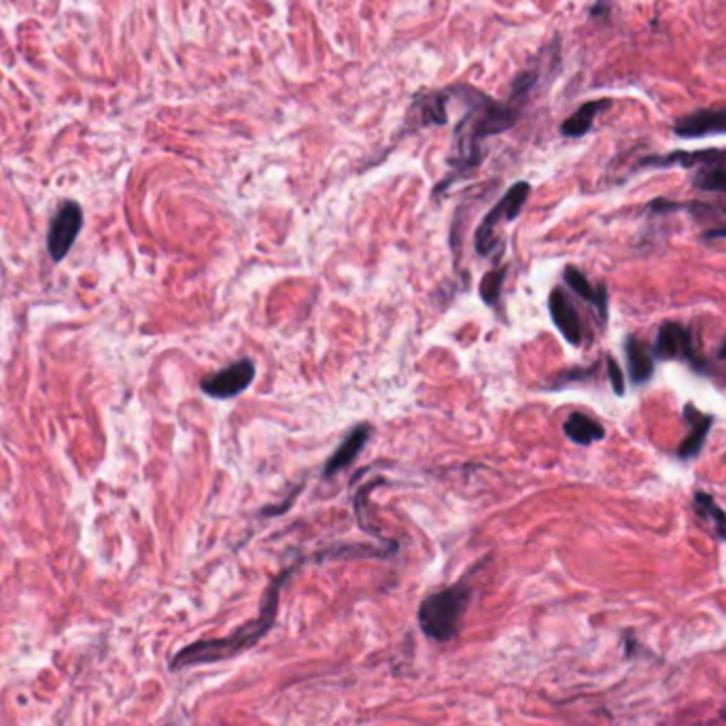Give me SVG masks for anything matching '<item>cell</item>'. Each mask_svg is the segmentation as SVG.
Wrapping results in <instances>:
<instances>
[{
    "label": "cell",
    "mask_w": 726,
    "mask_h": 726,
    "mask_svg": "<svg viewBox=\"0 0 726 726\" xmlns=\"http://www.w3.org/2000/svg\"><path fill=\"white\" fill-rule=\"evenodd\" d=\"M453 90L467 105V111L455 127L453 156L448 157L453 176L440 183V187L436 189L438 193L444 187H448L455 179H461L463 174L478 168L482 164V157H485L482 143L486 138L495 137V134L510 130L518 121V118H521V108L510 105V102L493 100L491 96L482 94L480 90L472 88V85L459 83Z\"/></svg>",
    "instance_id": "obj_1"
},
{
    "label": "cell",
    "mask_w": 726,
    "mask_h": 726,
    "mask_svg": "<svg viewBox=\"0 0 726 726\" xmlns=\"http://www.w3.org/2000/svg\"><path fill=\"white\" fill-rule=\"evenodd\" d=\"M291 573H294V567L283 571L277 580H274L272 587L268 589L264 606H261V612L258 618L249 622V625L238 628V631L231 633L230 637L212 639V642H196V644L187 646V648H183L179 655L173 658V665H170V667L185 669V667H193V665L217 663V661H223V658L238 655V652L251 648L258 639H261L268 631H270L274 620H277L280 590H283L285 582L289 580Z\"/></svg>",
    "instance_id": "obj_2"
},
{
    "label": "cell",
    "mask_w": 726,
    "mask_h": 726,
    "mask_svg": "<svg viewBox=\"0 0 726 726\" xmlns=\"http://www.w3.org/2000/svg\"><path fill=\"white\" fill-rule=\"evenodd\" d=\"M469 599H472V589L466 580L427 597L419 608V625L425 636L436 642H450L459 631L461 616Z\"/></svg>",
    "instance_id": "obj_3"
},
{
    "label": "cell",
    "mask_w": 726,
    "mask_h": 726,
    "mask_svg": "<svg viewBox=\"0 0 726 726\" xmlns=\"http://www.w3.org/2000/svg\"><path fill=\"white\" fill-rule=\"evenodd\" d=\"M529 193H531L529 183L518 181L508 189V192L504 193L502 200H499V203L493 206L489 212H486L474 236V247H476V251L482 255V258H499V255H502L504 247H502V240H499V236L495 234V230L502 223L514 222V219L521 215Z\"/></svg>",
    "instance_id": "obj_4"
},
{
    "label": "cell",
    "mask_w": 726,
    "mask_h": 726,
    "mask_svg": "<svg viewBox=\"0 0 726 726\" xmlns=\"http://www.w3.org/2000/svg\"><path fill=\"white\" fill-rule=\"evenodd\" d=\"M83 222V209L75 200H66L58 206L56 215L50 222V230H47V251L56 264L69 255L79 234H81Z\"/></svg>",
    "instance_id": "obj_5"
},
{
    "label": "cell",
    "mask_w": 726,
    "mask_h": 726,
    "mask_svg": "<svg viewBox=\"0 0 726 726\" xmlns=\"http://www.w3.org/2000/svg\"><path fill=\"white\" fill-rule=\"evenodd\" d=\"M255 363L251 359H238L228 368L206 376L200 387L212 400H234L240 393H245L251 382L255 381Z\"/></svg>",
    "instance_id": "obj_6"
},
{
    "label": "cell",
    "mask_w": 726,
    "mask_h": 726,
    "mask_svg": "<svg viewBox=\"0 0 726 726\" xmlns=\"http://www.w3.org/2000/svg\"><path fill=\"white\" fill-rule=\"evenodd\" d=\"M655 353L656 357L665 359V362H669V359H686L691 365H697V368L701 365L697 351H694L691 329L680 325V323H663L658 327Z\"/></svg>",
    "instance_id": "obj_7"
},
{
    "label": "cell",
    "mask_w": 726,
    "mask_h": 726,
    "mask_svg": "<svg viewBox=\"0 0 726 726\" xmlns=\"http://www.w3.org/2000/svg\"><path fill=\"white\" fill-rule=\"evenodd\" d=\"M675 137L680 138H703L713 134H726L724 108H703V111L688 113L674 126Z\"/></svg>",
    "instance_id": "obj_8"
},
{
    "label": "cell",
    "mask_w": 726,
    "mask_h": 726,
    "mask_svg": "<svg viewBox=\"0 0 726 726\" xmlns=\"http://www.w3.org/2000/svg\"><path fill=\"white\" fill-rule=\"evenodd\" d=\"M548 310H551L552 323L557 325L561 335L571 346H580V343H582V323H580L576 306L571 304L570 296L561 287L552 289L551 297H548Z\"/></svg>",
    "instance_id": "obj_9"
},
{
    "label": "cell",
    "mask_w": 726,
    "mask_h": 726,
    "mask_svg": "<svg viewBox=\"0 0 726 726\" xmlns=\"http://www.w3.org/2000/svg\"><path fill=\"white\" fill-rule=\"evenodd\" d=\"M448 90L444 91H427V94L414 99L410 113H408V124L412 127H427V126H444L448 121L447 105H448Z\"/></svg>",
    "instance_id": "obj_10"
},
{
    "label": "cell",
    "mask_w": 726,
    "mask_h": 726,
    "mask_svg": "<svg viewBox=\"0 0 726 726\" xmlns=\"http://www.w3.org/2000/svg\"><path fill=\"white\" fill-rule=\"evenodd\" d=\"M370 436H372V425L368 423H362L357 425L355 429H351V433L344 438L343 444H340V447L335 448V453L327 459L325 467H323V478L340 474L343 469L353 466V461L357 459L365 444H368Z\"/></svg>",
    "instance_id": "obj_11"
},
{
    "label": "cell",
    "mask_w": 726,
    "mask_h": 726,
    "mask_svg": "<svg viewBox=\"0 0 726 726\" xmlns=\"http://www.w3.org/2000/svg\"><path fill=\"white\" fill-rule=\"evenodd\" d=\"M563 277H565L567 287H570L573 294H576L578 297H582L584 302L593 304V306L597 308V313H599V316H601V321H606L608 319V310H609L608 308V289H606V285L593 287L589 283V278L584 277V274L580 272L578 268H573V266L565 268Z\"/></svg>",
    "instance_id": "obj_12"
},
{
    "label": "cell",
    "mask_w": 726,
    "mask_h": 726,
    "mask_svg": "<svg viewBox=\"0 0 726 726\" xmlns=\"http://www.w3.org/2000/svg\"><path fill=\"white\" fill-rule=\"evenodd\" d=\"M563 431L578 447H590V444L601 442L606 438V429L595 419L582 412H571L563 423Z\"/></svg>",
    "instance_id": "obj_13"
},
{
    "label": "cell",
    "mask_w": 726,
    "mask_h": 726,
    "mask_svg": "<svg viewBox=\"0 0 726 726\" xmlns=\"http://www.w3.org/2000/svg\"><path fill=\"white\" fill-rule=\"evenodd\" d=\"M625 353L631 382L633 384L648 382L652 374H655V363H652V355L648 353V349H646V344L639 343L636 335H627Z\"/></svg>",
    "instance_id": "obj_14"
},
{
    "label": "cell",
    "mask_w": 726,
    "mask_h": 726,
    "mask_svg": "<svg viewBox=\"0 0 726 726\" xmlns=\"http://www.w3.org/2000/svg\"><path fill=\"white\" fill-rule=\"evenodd\" d=\"M726 157V151H720V149H705V151H674V154L665 156V157H648V160H644L646 166H684V168H693V166H703V164H710V162H718V160H724Z\"/></svg>",
    "instance_id": "obj_15"
},
{
    "label": "cell",
    "mask_w": 726,
    "mask_h": 726,
    "mask_svg": "<svg viewBox=\"0 0 726 726\" xmlns=\"http://www.w3.org/2000/svg\"><path fill=\"white\" fill-rule=\"evenodd\" d=\"M609 105H612V102H609L608 99L584 102V105L571 115V118H567L563 121V126H561V132H563L565 137H570V138L584 137V134H589L590 127H593V121H595L597 115H599L603 108H608Z\"/></svg>",
    "instance_id": "obj_16"
},
{
    "label": "cell",
    "mask_w": 726,
    "mask_h": 726,
    "mask_svg": "<svg viewBox=\"0 0 726 726\" xmlns=\"http://www.w3.org/2000/svg\"><path fill=\"white\" fill-rule=\"evenodd\" d=\"M686 419L691 420V433H688V438L684 442H682L680 450H677V455H680V459H694L701 453V448H703L705 444V438H707V431H710V427L713 423V419L710 414H699L694 410V417L691 412V408H686Z\"/></svg>",
    "instance_id": "obj_17"
},
{
    "label": "cell",
    "mask_w": 726,
    "mask_h": 726,
    "mask_svg": "<svg viewBox=\"0 0 726 726\" xmlns=\"http://www.w3.org/2000/svg\"><path fill=\"white\" fill-rule=\"evenodd\" d=\"M693 185L701 189V192L726 193V157L699 166L697 173H694Z\"/></svg>",
    "instance_id": "obj_18"
},
{
    "label": "cell",
    "mask_w": 726,
    "mask_h": 726,
    "mask_svg": "<svg viewBox=\"0 0 726 726\" xmlns=\"http://www.w3.org/2000/svg\"><path fill=\"white\" fill-rule=\"evenodd\" d=\"M694 508L701 516L710 518L712 524H713V531L718 533L720 540H726V514L724 510L720 508V505L713 502V499L707 495L703 491H697L694 493Z\"/></svg>",
    "instance_id": "obj_19"
},
{
    "label": "cell",
    "mask_w": 726,
    "mask_h": 726,
    "mask_svg": "<svg viewBox=\"0 0 726 726\" xmlns=\"http://www.w3.org/2000/svg\"><path fill=\"white\" fill-rule=\"evenodd\" d=\"M505 274H508V266H502V268H495V270L486 272L485 278H482L480 297L486 306H495V304L499 302V294H502Z\"/></svg>",
    "instance_id": "obj_20"
},
{
    "label": "cell",
    "mask_w": 726,
    "mask_h": 726,
    "mask_svg": "<svg viewBox=\"0 0 726 726\" xmlns=\"http://www.w3.org/2000/svg\"><path fill=\"white\" fill-rule=\"evenodd\" d=\"M540 81V72L538 69H527L523 71L521 75L514 79V83H512V94H510V105H514L521 108V105L524 100L529 99L531 91L535 90V85Z\"/></svg>",
    "instance_id": "obj_21"
},
{
    "label": "cell",
    "mask_w": 726,
    "mask_h": 726,
    "mask_svg": "<svg viewBox=\"0 0 726 726\" xmlns=\"http://www.w3.org/2000/svg\"><path fill=\"white\" fill-rule=\"evenodd\" d=\"M608 376H609V384H612L614 393L618 395H625V374H622L618 362H616L614 357H608Z\"/></svg>",
    "instance_id": "obj_22"
},
{
    "label": "cell",
    "mask_w": 726,
    "mask_h": 726,
    "mask_svg": "<svg viewBox=\"0 0 726 726\" xmlns=\"http://www.w3.org/2000/svg\"><path fill=\"white\" fill-rule=\"evenodd\" d=\"M703 238H705V240H710V238H726V225H722V228L707 230L703 234Z\"/></svg>",
    "instance_id": "obj_23"
},
{
    "label": "cell",
    "mask_w": 726,
    "mask_h": 726,
    "mask_svg": "<svg viewBox=\"0 0 726 726\" xmlns=\"http://www.w3.org/2000/svg\"><path fill=\"white\" fill-rule=\"evenodd\" d=\"M720 357L726 359V340L722 343V346H720Z\"/></svg>",
    "instance_id": "obj_24"
}]
</instances>
